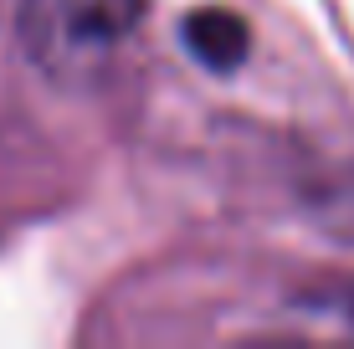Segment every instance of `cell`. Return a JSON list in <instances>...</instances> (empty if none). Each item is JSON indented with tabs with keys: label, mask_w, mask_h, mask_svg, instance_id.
Instances as JSON below:
<instances>
[{
	"label": "cell",
	"mask_w": 354,
	"mask_h": 349,
	"mask_svg": "<svg viewBox=\"0 0 354 349\" xmlns=\"http://www.w3.org/2000/svg\"><path fill=\"white\" fill-rule=\"evenodd\" d=\"M149 0H21V52L46 82L88 93L108 82Z\"/></svg>",
	"instance_id": "cell-1"
},
{
	"label": "cell",
	"mask_w": 354,
	"mask_h": 349,
	"mask_svg": "<svg viewBox=\"0 0 354 349\" xmlns=\"http://www.w3.org/2000/svg\"><path fill=\"white\" fill-rule=\"evenodd\" d=\"M180 41L190 46V57L211 72H236L241 57H247V21L226 6H205L190 10L185 26H180Z\"/></svg>",
	"instance_id": "cell-2"
},
{
	"label": "cell",
	"mask_w": 354,
	"mask_h": 349,
	"mask_svg": "<svg viewBox=\"0 0 354 349\" xmlns=\"http://www.w3.org/2000/svg\"><path fill=\"white\" fill-rule=\"evenodd\" d=\"M334 314L354 329V283H344V293H339V303H334Z\"/></svg>",
	"instance_id": "cell-3"
}]
</instances>
